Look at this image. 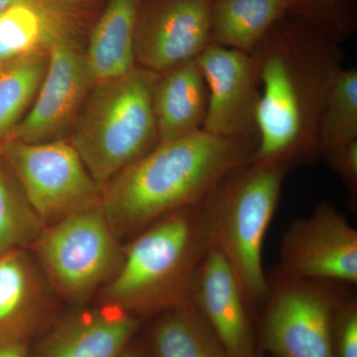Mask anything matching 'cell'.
Listing matches in <instances>:
<instances>
[{"instance_id":"6da1fadb","label":"cell","mask_w":357,"mask_h":357,"mask_svg":"<svg viewBox=\"0 0 357 357\" xmlns=\"http://www.w3.org/2000/svg\"><path fill=\"white\" fill-rule=\"evenodd\" d=\"M340 41L309 23L285 18L256 44L260 84L257 145L250 162L281 167L319 155V126L342 69Z\"/></svg>"},{"instance_id":"7a4b0ae2","label":"cell","mask_w":357,"mask_h":357,"mask_svg":"<svg viewBox=\"0 0 357 357\" xmlns=\"http://www.w3.org/2000/svg\"><path fill=\"white\" fill-rule=\"evenodd\" d=\"M256 145L204 130L158 143L105 185L103 213L115 234H139L160 218L203 204L225 176L250 161Z\"/></svg>"},{"instance_id":"3957f363","label":"cell","mask_w":357,"mask_h":357,"mask_svg":"<svg viewBox=\"0 0 357 357\" xmlns=\"http://www.w3.org/2000/svg\"><path fill=\"white\" fill-rule=\"evenodd\" d=\"M201 206L166 215L137 234L107 288L112 304L131 314H157L189 300L211 248Z\"/></svg>"},{"instance_id":"277c9868","label":"cell","mask_w":357,"mask_h":357,"mask_svg":"<svg viewBox=\"0 0 357 357\" xmlns=\"http://www.w3.org/2000/svg\"><path fill=\"white\" fill-rule=\"evenodd\" d=\"M286 173L281 167L249 161L225 176L201 206L211 246L229 262L252 312L262 307L269 289L263 243Z\"/></svg>"},{"instance_id":"5b68a950","label":"cell","mask_w":357,"mask_h":357,"mask_svg":"<svg viewBox=\"0 0 357 357\" xmlns=\"http://www.w3.org/2000/svg\"><path fill=\"white\" fill-rule=\"evenodd\" d=\"M158 74L136 67L93 84L70 142L102 188L158 145L153 91Z\"/></svg>"},{"instance_id":"8992f818","label":"cell","mask_w":357,"mask_h":357,"mask_svg":"<svg viewBox=\"0 0 357 357\" xmlns=\"http://www.w3.org/2000/svg\"><path fill=\"white\" fill-rule=\"evenodd\" d=\"M335 285L276 272L256 330L257 351L272 357H333V314L342 296Z\"/></svg>"},{"instance_id":"52a82bcc","label":"cell","mask_w":357,"mask_h":357,"mask_svg":"<svg viewBox=\"0 0 357 357\" xmlns=\"http://www.w3.org/2000/svg\"><path fill=\"white\" fill-rule=\"evenodd\" d=\"M0 157L43 223L102 206L103 188L89 175L70 140H8L0 146Z\"/></svg>"},{"instance_id":"ba28073f","label":"cell","mask_w":357,"mask_h":357,"mask_svg":"<svg viewBox=\"0 0 357 357\" xmlns=\"http://www.w3.org/2000/svg\"><path fill=\"white\" fill-rule=\"evenodd\" d=\"M36 245L49 276L72 299L96 290L123 258L102 206L53 223Z\"/></svg>"},{"instance_id":"9c48e42d","label":"cell","mask_w":357,"mask_h":357,"mask_svg":"<svg viewBox=\"0 0 357 357\" xmlns=\"http://www.w3.org/2000/svg\"><path fill=\"white\" fill-rule=\"evenodd\" d=\"M279 273L297 278L357 283V230L330 202L291 223L280 246Z\"/></svg>"},{"instance_id":"30bf717a","label":"cell","mask_w":357,"mask_h":357,"mask_svg":"<svg viewBox=\"0 0 357 357\" xmlns=\"http://www.w3.org/2000/svg\"><path fill=\"white\" fill-rule=\"evenodd\" d=\"M213 0H142L136 21L138 67L161 74L197 60L213 43Z\"/></svg>"},{"instance_id":"8fae6325","label":"cell","mask_w":357,"mask_h":357,"mask_svg":"<svg viewBox=\"0 0 357 357\" xmlns=\"http://www.w3.org/2000/svg\"><path fill=\"white\" fill-rule=\"evenodd\" d=\"M93 84L86 52L77 40L54 45L36 98L9 140L42 143L65 139L66 134L72 132Z\"/></svg>"},{"instance_id":"7c38bea8","label":"cell","mask_w":357,"mask_h":357,"mask_svg":"<svg viewBox=\"0 0 357 357\" xmlns=\"http://www.w3.org/2000/svg\"><path fill=\"white\" fill-rule=\"evenodd\" d=\"M197 62L208 91L204 130L227 139L257 142L260 84L252 54L211 43Z\"/></svg>"},{"instance_id":"4fadbf2b","label":"cell","mask_w":357,"mask_h":357,"mask_svg":"<svg viewBox=\"0 0 357 357\" xmlns=\"http://www.w3.org/2000/svg\"><path fill=\"white\" fill-rule=\"evenodd\" d=\"M189 300L211 326L229 357L257 354L252 312L231 267L211 248L199 265Z\"/></svg>"},{"instance_id":"5bb4252c","label":"cell","mask_w":357,"mask_h":357,"mask_svg":"<svg viewBox=\"0 0 357 357\" xmlns=\"http://www.w3.org/2000/svg\"><path fill=\"white\" fill-rule=\"evenodd\" d=\"M81 20L62 0H15L0 13V67L14 59L77 39Z\"/></svg>"},{"instance_id":"9a60e30c","label":"cell","mask_w":357,"mask_h":357,"mask_svg":"<svg viewBox=\"0 0 357 357\" xmlns=\"http://www.w3.org/2000/svg\"><path fill=\"white\" fill-rule=\"evenodd\" d=\"M138 326L131 312L112 304L60 326L44 342L39 357H121Z\"/></svg>"},{"instance_id":"2e32d148","label":"cell","mask_w":357,"mask_h":357,"mask_svg":"<svg viewBox=\"0 0 357 357\" xmlns=\"http://www.w3.org/2000/svg\"><path fill=\"white\" fill-rule=\"evenodd\" d=\"M208 91L197 60L158 74L153 107L159 143L182 139L204 130Z\"/></svg>"},{"instance_id":"e0dca14e","label":"cell","mask_w":357,"mask_h":357,"mask_svg":"<svg viewBox=\"0 0 357 357\" xmlns=\"http://www.w3.org/2000/svg\"><path fill=\"white\" fill-rule=\"evenodd\" d=\"M294 18L312 24L307 0H213V43L251 53L268 30Z\"/></svg>"},{"instance_id":"ac0fdd59","label":"cell","mask_w":357,"mask_h":357,"mask_svg":"<svg viewBox=\"0 0 357 357\" xmlns=\"http://www.w3.org/2000/svg\"><path fill=\"white\" fill-rule=\"evenodd\" d=\"M142 0H109L89 36L86 61L95 84L138 67L134 39Z\"/></svg>"},{"instance_id":"d6986e66","label":"cell","mask_w":357,"mask_h":357,"mask_svg":"<svg viewBox=\"0 0 357 357\" xmlns=\"http://www.w3.org/2000/svg\"><path fill=\"white\" fill-rule=\"evenodd\" d=\"M24 249L0 256V342L26 340L38 311L39 286Z\"/></svg>"},{"instance_id":"ffe728a7","label":"cell","mask_w":357,"mask_h":357,"mask_svg":"<svg viewBox=\"0 0 357 357\" xmlns=\"http://www.w3.org/2000/svg\"><path fill=\"white\" fill-rule=\"evenodd\" d=\"M149 342L151 357H229L190 300L162 314Z\"/></svg>"},{"instance_id":"44dd1931","label":"cell","mask_w":357,"mask_h":357,"mask_svg":"<svg viewBox=\"0 0 357 357\" xmlns=\"http://www.w3.org/2000/svg\"><path fill=\"white\" fill-rule=\"evenodd\" d=\"M49 65V51L26 54L0 67V146L31 107Z\"/></svg>"},{"instance_id":"7402d4cb","label":"cell","mask_w":357,"mask_h":357,"mask_svg":"<svg viewBox=\"0 0 357 357\" xmlns=\"http://www.w3.org/2000/svg\"><path fill=\"white\" fill-rule=\"evenodd\" d=\"M357 140V70L338 72L321 112L319 126V155Z\"/></svg>"},{"instance_id":"603a6c76","label":"cell","mask_w":357,"mask_h":357,"mask_svg":"<svg viewBox=\"0 0 357 357\" xmlns=\"http://www.w3.org/2000/svg\"><path fill=\"white\" fill-rule=\"evenodd\" d=\"M43 225L0 157V256L37 241Z\"/></svg>"},{"instance_id":"cb8c5ba5","label":"cell","mask_w":357,"mask_h":357,"mask_svg":"<svg viewBox=\"0 0 357 357\" xmlns=\"http://www.w3.org/2000/svg\"><path fill=\"white\" fill-rule=\"evenodd\" d=\"M314 24L337 41L349 37L356 25L357 0H309Z\"/></svg>"},{"instance_id":"d4e9b609","label":"cell","mask_w":357,"mask_h":357,"mask_svg":"<svg viewBox=\"0 0 357 357\" xmlns=\"http://www.w3.org/2000/svg\"><path fill=\"white\" fill-rule=\"evenodd\" d=\"M333 357H357V299L342 296L333 314L331 331Z\"/></svg>"},{"instance_id":"484cf974","label":"cell","mask_w":357,"mask_h":357,"mask_svg":"<svg viewBox=\"0 0 357 357\" xmlns=\"http://www.w3.org/2000/svg\"><path fill=\"white\" fill-rule=\"evenodd\" d=\"M337 172L352 201L357 198V140L337 148L325 156Z\"/></svg>"},{"instance_id":"4316f807","label":"cell","mask_w":357,"mask_h":357,"mask_svg":"<svg viewBox=\"0 0 357 357\" xmlns=\"http://www.w3.org/2000/svg\"><path fill=\"white\" fill-rule=\"evenodd\" d=\"M0 357H27L26 340H1Z\"/></svg>"},{"instance_id":"83f0119b","label":"cell","mask_w":357,"mask_h":357,"mask_svg":"<svg viewBox=\"0 0 357 357\" xmlns=\"http://www.w3.org/2000/svg\"><path fill=\"white\" fill-rule=\"evenodd\" d=\"M121 357H146L142 351L138 349H126V351L123 352Z\"/></svg>"},{"instance_id":"f1b7e54d","label":"cell","mask_w":357,"mask_h":357,"mask_svg":"<svg viewBox=\"0 0 357 357\" xmlns=\"http://www.w3.org/2000/svg\"><path fill=\"white\" fill-rule=\"evenodd\" d=\"M15 0H0V13L7 8L10 4H13Z\"/></svg>"},{"instance_id":"f546056e","label":"cell","mask_w":357,"mask_h":357,"mask_svg":"<svg viewBox=\"0 0 357 357\" xmlns=\"http://www.w3.org/2000/svg\"><path fill=\"white\" fill-rule=\"evenodd\" d=\"M62 1L66 2V3L72 4L73 6V3H76V2L84 1V0H62Z\"/></svg>"},{"instance_id":"4dcf8cb0","label":"cell","mask_w":357,"mask_h":357,"mask_svg":"<svg viewBox=\"0 0 357 357\" xmlns=\"http://www.w3.org/2000/svg\"><path fill=\"white\" fill-rule=\"evenodd\" d=\"M250 357H265V356H263L262 354H260V352H257V354H255V356H252Z\"/></svg>"}]
</instances>
